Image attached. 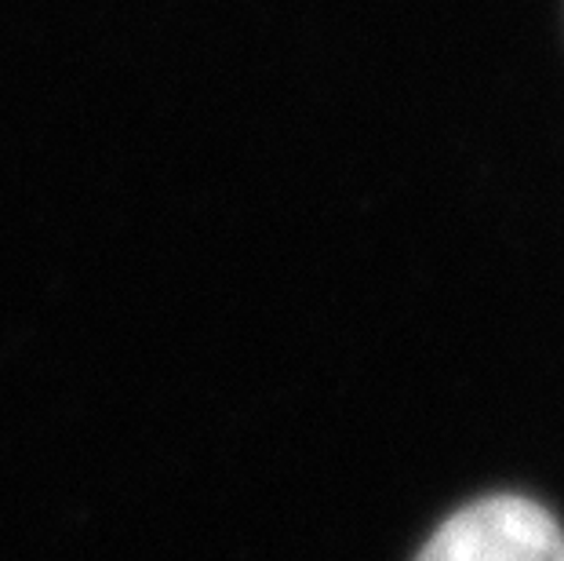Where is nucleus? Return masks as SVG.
<instances>
[{
    "instance_id": "nucleus-1",
    "label": "nucleus",
    "mask_w": 564,
    "mask_h": 561,
    "mask_svg": "<svg viewBox=\"0 0 564 561\" xmlns=\"http://www.w3.org/2000/svg\"><path fill=\"white\" fill-rule=\"evenodd\" d=\"M415 561H564V529L535 499L488 496L444 521Z\"/></svg>"
}]
</instances>
